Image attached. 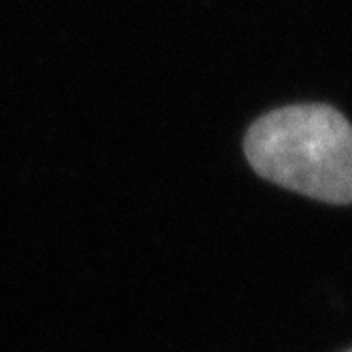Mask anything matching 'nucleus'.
<instances>
[{
  "label": "nucleus",
  "mask_w": 352,
  "mask_h": 352,
  "mask_svg": "<svg viewBox=\"0 0 352 352\" xmlns=\"http://www.w3.org/2000/svg\"><path fill=\"white\" fill-rule=\"evenodd\" d=\"M244 155L261 179L316 202L352 199V130L329 104H291L250 123Z\"/></svg>",
  "instance_id": "nucleus-1"
},
{
  "label": "nucleus",
  "mask_w": 352,
  "mask_h": 352,
  "mask_svg": "<svg viewBox=\"0 0 352 352\" xmlns=\"http://www.w3.org/2000/svg\"><path fill=\"white\" fill-rule=\"evenodd\" d=\"M346 352H350V350H346Z\"/></svg>",
  "instance_id": "nucleus-2"
}]
</instances>
